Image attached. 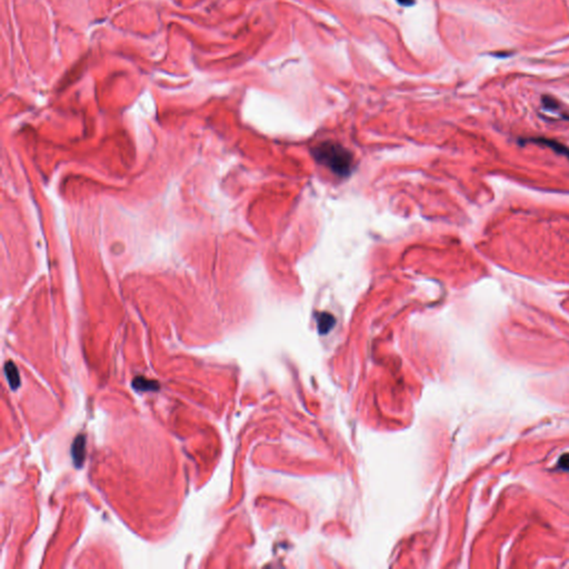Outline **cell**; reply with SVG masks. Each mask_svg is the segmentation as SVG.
<instances>
[{"mask_svg":"<svg viewBox=\"0 0 569 569\" xmlns=\"http://www.w3.org/2000/svg\"><path fill=\"white\" fill-rule=\"evenodd\" d=\"M317 163L339 177L349 176L353 168V156L348 149L333 141H323L316 145L312 149Z\"/></svg>","mask_w":569,"mask_h":569,"instance_id":"cell-1","label":"cell"},{"mask_svg":"<svg viewBox=\"0 0 569 569\" xmlns=\"http://www.w3.org/2000/svg\"><path fill=\"white\" fill-rule=\"evenodd\" d=\"M72 459H74L75 465L77 467H80L85 459L86 456V438L82 435H79L76 439L74 444H72L71 448Z\"/></svg>","mask_w":569,"mask_h":569,"instance_id":"cell-2","label":"cell"},{"mask_svg":"<svg viewBox=\"0 0 569 569\" xmlns=\"http://www.w3.org/2000/svg\"><path fill=\"white\" fill-rule=\"evenodd\" d=\"M132 386L137 390H143V392H145V390H157L159 388L157 382L149 381V379H146L145 377H137L133 379Z\"/></svg>","mask_w":569,"mask_h":569,"instance_id":"cell-4","label":"cell"},{"mask_svg":"<svg viewBox=\"0 0 569 569\" xmlns=\"http://www.w3.org/2000/svg\"><path fill=\"white\" fill-rule=\"evenodd\" d=\"M335 323V318L327 312H322L318 316V327H319L320 333H327Z\"/></svg>","mask_w":569,"mask_h":569,"instance_id":"cell-5","label":"cell"},{"mask_svg":"<svg viewBox=\"0 0 569 569\" xmlns=\"http://www.w3.org/2000/svg\"><path fill=\"white\" fill-rule=\"evenodd\" d=\"M397 2L404 6H410L414 4V0H397Z\"/></svg>","mask_w":569,"mask_h":569,"instance_id":"cell-6","label":"cell"},{"mask_svg":"<svg viewBox=\"0 0 569 569\" xmlns=\"http://www.w3.org/2000/svg\"><path fill=\"white\" fill-rule=\"evenodd\" d=\"M5 373L8 379V383L13 390H16L20 386V376L18 369L13 361H7L5 365Z\"/></svg>","mask_w":569,"mask_h":569,"instance_id":"cell-3","label":"cell"}]
</instances>
